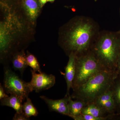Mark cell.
I'll list each match as a JSON object with an SVG mask.
<instances>
[{"instance_id": "1", "label": "cell", "mask_w": 120, "mask_h": 120, "mask_svg": "<svg viewBox=\"0 0 120 120\" xmlns=\"http://www.w3.org/2000/svg\"><path fill=\"white\" fill-rule=\"evenodd\" d=\"M116 76V74L102 70L73 90L71 97L82 100L86 105L94 103L99 97L112 88Z\"/></svg>"}, {"instance_id": "2", "label": "cell", "mask_w": 120, "mask_h": 120, "mask_svg": "<svg viewBox=\"0 0 120 120\" xmlns=\"http://www.w3.org/2000/svg\"><path fill=\"white\" fill-rule=\"evenodd\" d=\"M90 22L79 21L73 24L67 32L62 46L69 54L76 55L88 49L93 33V26Z\"/></svg>"}, {"instance_id": "3", "label": "cell", "mask_w": 120, "mask_h": 120, "mask_svg": "<svg viewBox=\"0 0 120 120\" xmlns=\"http://www.w3.org/2000/svg\"><path fill=\"white\" fill-rule=\"evenodd\" d=\"M95 50V56L104 68L116 74V71L120 52V40L113 35H105L98 41Z\"/></svg>"}, {"instance_id": "4", "label": "cell", "mask_w": 120, "mask_h": 120, "mask_svg": "<svg viewBox=\"0 0 120 120\" xmlns=\"http://www.w3.org/2000/svg\"><path fill=\"white\" fill-rule=\"evenodd\" d=\"M103 70L105 69L94 54H87L80 57L76 56L75 72L72 88L73 91Z\"/></svg>"}, {"instance_id": "5", "label": "cell", "mask_w": 120, "mask_h": 120, "mask_svg": "<svg viewBox=\"0 0 120 120\" xmlns=\"http://www.w3.org/2000/svg\"><path fill=\"white\" fill-rule=\"evenodd\" d=\"M4 87L7 94L15 95L23 101L32 92L29 82L21 79L7 65L4 68Z\"/></svg>"}, {"instance_id": "6", "label": "cell", "mask_w": 120, "mask_h": 120, "mask_svg": "<svg viewBox=\"0 0 120 120\" xmlns=\"http://www.w3.org/2000/svg\"><path fill=\"white\" fill-rule=\"evenodd\" d=\"M31 79L29 84L32 91L36 92L49 89L56 83L55 76L48 75L44 72L37 73L31 69Z\"/></svg>"}, {"instance_id": "7", "label": "cell", "mask_w": 120, "mask_h": 120, "mask_svg": "<svg viewBox=\"0 0 120 120\" xmlns=\"http://www.w3.org/2000/svg\"><path fill=\"white\" fill-rule=\"evenodd\" d=\"M40 98L47 104L50 111L68 116L69 114V96L65 95L64 98L56 100L49 98L44 95L40 96Z\"/></svg>"}, {"instance_id": "8", "label": "cell", "mask_w": 120, "mask_h": 120, "mask_svg": "<svg viewBox=\"0 0 120 120\" xmlns=\"http://www.w3.org/2000/svg\"><path fill=\"white\" fill-rule=\"evenodd\" d=\"M76 55L71 53L69 55V59L65 68L64 77L67 84V92L66 96H69L75 72V60Z\"/></svg>"}, {"instance_id": "9", "label": "cell", "mask_w": 120, "mask_h": 120, "mask_svg": "<svg viewBox=\"0 0 120 120\" xmlns=\"http://www.w3.org/2000/svg\"><path fill=\"white\" fill-rule=\"evenodd\" d=\"M22 4L28 19L34 22L37 19L41 8L39 0H22Z\"/></svg>"}, {"instance_id": "10", "label": "cell", "mask_w": 120, "mask_h": 120, "mask_svg": "<svg viewBox=\"0 0 120 120\" xmlns=\"http://www.w3.org/2000/svg\"><path fill=\"white\" fill-rule=\"evenodd\" d=\"M12 57L13 68L15 71H19L22 75L28 66L26 55L24 50H22L20 52H17L13 54Z\"/></svg>"}, {"instance_id": "11", "label": "cell", "mask_w": 120, "mask_h": 120, "mask_svg": "<svg viewBox=\"0 0 120 120\" xmlns=\"http://www.w3.org/2000/svg\"><path fill=\"white\" fill-rule=\"evenodd\" d=\"M22 101V100L18 96L11 94L9 97L0 99V104L2 106L11 107L16 112H23Z\"/></svg>"}, {"instance_id": "12", "label": "cell", "mask_w": 120, "mask_h": 120, "mask_svg": "<svg viewBox=\"0 0 120 120\" xmlns=\"http://www.w3.org/2000/svg\"><path fill=\"white\" fill-rule=\"evenodd\" d=\"M86 105V104L82 100L76 99L75 101H73L71 97L69 95L68 98L69 111V116L73 118L79 116L82 114V109Z\"/></svg>"}, {"instance_id": "13", "label": "cell", "mask_w": 120, "mask_h": 120, "mask_svg": "<svg viewBox=\"0 0 120 120\" xmlns=\"http://www.w3.org/2000/svg\"><path fill=\"white\" fill-rule=\"evenodd\" d=\"M82 113L89 114L97 117H107L106 115L109 114L95 103L86 105L82 109Z\"/></svg>"}, {"instance_id": "14", "label": "cell", "mask_w": 120, "mask_h": 120, "mask_svg": "<svg viewBox=\"0 0 120 120\" xmlns=\"http://www.w3.org/2000/svg\"><path fill=\"white\" fill-rule=\"evenodd\" d=\"M26 99V101L23 103L22 106L24 114L28 118L32 116H37L38 114L37 109L28 97Z\"/></svg>"}, {"instance_id": "15", "label": "cell", "mask_w": 120, "mask_h": 120, "mask_svg": "<svg viewBox=\"0 0 120 120\" xmlns=\"http://www.w3.org/2000/svg\"><path fill=\"white\" fill-rule=\"evenodd\" d=\"M26 60L28 66L30 67L34 71L38 72L39 73L42 72L39 63L34 55L27 52Z\"/></svg>"}, {"instance_id": "16", "label": "cell", "mask_w": 120, "mask_h": 120, "mask_svg": "<svg viewBox=\"0 0 120 120\" xmlns=\"http://www.w3.org/2000/svg\"><path fill=\"white\" fill-rule=\"evenodd\" d=\"M113 98V90L112 87V88L106 91L99 97L94 103L102 107L105 102Z\"/></svg>"}, {"instance_id": "17", "label": "cell", "mask_w": 120, "mask_h": 120, "mask_svg": "<svg viewBox=\"0 0 120 120\" xmlns=\"http://www.w3.org/2000/svg\"><path fill=\"white\" fill-rule=\"evenodd\" d=\"M112 87L116 109L117 106L120 108V82L116 83L114 86L113 85Z\"/></svg>"}, {"instance_id": "18", "label": "cell", "mask_w": 120, "mask_h": 120, "mask_svg": "<svg viewBox=\"0 0 120 120\" xmlns=\"http://www.w3.org/2000/svg\"><path fill=\"white\" fill-rule=\"evenodd\" d=\"M73 118L75 120H106L107 117H97L89 114L82 113Z\"/></svg>"}, {"instance_id": "19", "label": "cell", "mask_w": 120, "mask_h": 120, "mask_svg": "<svg viewBox=\"0 0 120 120\" xmlns=\"http://www.w3.org/2000/svg\"><path fill=\"white\" fill-rule=\"evenodd\" d=\"M108 113L111 114L116 109V105L114 98H112L104 103L102 107Z\"/></svg>"}, {"instance_id": "20", "label": "cell", "mask_w": 120, "mask_h": 120, "mask_svg": "<svg viewBox=\"0 0 120 120\" xmlns=\"http://www.w3.org/2000/svg\"><path fill=\"white\" fill-rule=\"evenodd\" d=\"M12 120H30V118H28L23 112H22L17 113L16 112L13 117Z\"/></svg>"}, {"instance_id": "21", "label": "cell", "mask_w": 120, "mask_h": 120, "mask_svg": "<svg viewBox=\"0 0 120 120\" xmlns=\"http://www.w3.org/2000/svg\"><path fill=\"white\" fill-rule=\"evenodd\" d=\"M9 96L5 93L4 87L1 85V84H0V99L5 98Z\"/></svg>"}, {"instance_id": "22", "label": "cell", "mask_w": 120, "mask_h": 120, "mask_svg": "<svg viewBox=\"0 0 120 120\" xmlns=\"http://www.w3.org/2000/svg\"><path fill=\"white\" fill-rule=\"evenodd\" d=\"M116 69H117V72L118 74L120 75V52L118 56V60H117Z\"/></svg>"}, {"instance_id": "23", "label": "cell", "mask_w": 120, "mask_h": 120, "mask_svg": "<svg viewBox=\"0 0 120 120\" xmlns=\"http://www.w3.org/2000/svg\"><path fill=\"white\" fill-rule=\"evenodd\" d=\"M39 1L41 8H42L46 3L47 1V0H39Z\"/></svg>"}, {"instance_id": "24", "label": "cell", "mask_w": 120, "mask_h": 120, "mask_svg": "<svg viewBox=\"0 0 120 120\" xmlns=\"http://www.w3.org/2000/svg\"><path fill=\"white\" fill-rule=\"evenodd\" d=\"M55 0H47V1H49V2H52L54 1Z\"/></svg>"}, {"instance_id": "25", "label": "cell", "mask_w": 120, "mask_h": 120, "mask_svg": "<svg viewBox=\"0 0 120 120\" xmlns=\"http://www.w3.org/2000/svg\"></svg>"}]
</instances>
